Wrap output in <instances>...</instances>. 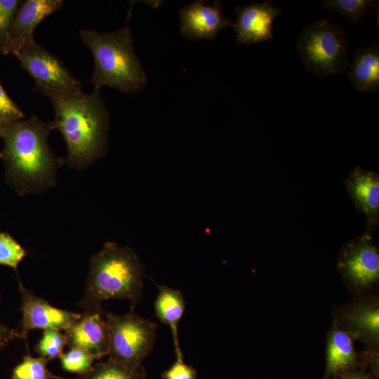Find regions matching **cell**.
<instances>
[{
    "instance_id": "obj_20",
    "label": "cell",
    "mask_w": 379,
    "mask_h": 379,
    "mask_svg": "<svg viewBox=\"0 0 379 379\" xmlns=\"http://www.w3.org/2000/svg\"><path fill=\"white\" fill-rule=\"evenodd\" d=\"M48 359L34 357L29 354L23 357L22 361L13 369V379H64L53 374L48 368Z\"/></svg>"
},
{
    "instance_id": "obj_29",
    "label": "cell",
    "mask_w": 379,
    "mask_h": 379,
    "mask_svg": "<svg viewBox=\"0 0 379 379\" xmlns=\"http://www.w3.org/2000/svg\"><path fill=\"white\" fill-rule=\"evenodd\" d=\"M15 338H18L16 331L0 322V351Z\"/></svg>"
},
{
    "instance_id": "obj_22",
    "label": "cell",
    "mask_w": 379,
    "mask_h": 379,
    "mask_svg": "<svg viewBox=\"0 0 379 379\" xmlns=\"http://www.w3.org/2000/svg\"><path fill=\"white\" fill-rule=\"evenodd\" d=\"M60 364L65 371L83 375L93 366L95 358L88 352L78 347H70L60 357Z\"/></svg>"
},
{
    "instance_id": "obj_15",
    "label": "cell",
    "mask_w": 379,
    "mask_h": 379,
    "mask_svg": "<svg viewBox=\"0 0 379 379\" xmlns=\"http://www.w3.org/2000/svg\"><path fill=\"white\" fill-rule=\"evenodd\" d=\"M62 0H25L20 1L13 18L10 31L11 54L34 41L33 33L46 18L60 10Z\"/></svg>"
},
{
    "instance_id": "obj_17",
    "label": "cell",
    "mask_w": 379,
    "mask_h": 379,
    "mask_svg": "<svg viewBox=\"0 0 379 379\" xmlns=\"http://www.w3.org/2000/svg\"><path fill=\"white\" fill-rule=\"evenodd\" d=\"M349 79L359 92L375 93L379 89V46L372 42L356 51Z\"/></svg>"
},
{
    "instance_id": "obj_30",
    "label": "cell",
    "mask_w": 379,
    "mask_h": 379,
    "mask_svg": "<svg viewBox=\"0 0 379 379\" xmlns=\"http://www.w3.org/2000/svg\"><path fill=\"white\" fill-rule=\"evenodd\" d=\"M337 379H375L364 371H353L341 375Z\"/></svg>"
},
{
    "instance_id": "obj_9",
    "label": "cell",
    "mask_w": 379,
    "mask_h": 379,
    "mask_svg": "<svg viewBox=\"0 0 379 379\" xmlns=\"http://www.w3.org/2000/svg\"><path fill=\"white\" fill-rule=\"evenodd\" d=\"M333 324L367 347H378V296L357 297L352 302L337 307L333 312Z\"/></svg>"
},
{
    "instance_id": "obj_24",
    "label": "cell",
    "mask_w": 379,
    "mask_h": 379,
    "mask_svg": "<svg viewBox=\"0 0 379 379\" xmlns=\"http://www.w3.org/2000/svg\"><path fill=\"white\" fill-rule=\"evenodd\" d=\"M21 1L0 0V53L11 54L10 28Z\"/></svg>"
},
{
    "instance_id": "obj_23",
    "label": "cell",
    "mask_w": 379,
    "mask_h": 379,
    "mask_svg": "<svg viewBox=\"0 0 379 379\" xmlns=\"http://www.w3.org/2000/svg\"><path fill=\"white\" fill-rule=\"evenodd\" d=\"M67 345L65 333L55 329L44 330L42 337L35 347V351L40 357L48 359L60 358L63 353V348Z\"/></svg>"
},
{
    "instance_id": "obj_5",
    "label": "cell",
    "mask_w": 379,
    "mask_h": 379,
    "mask_svg": "<svg viewBox=\"0 0 379 379\" xmlns=\"http://www.w3.org/2000/svg\"><path fill=\"white\" fill-rule=\"evenodd\" d=\"M298 55L312 75L324 77L348 67L349 39L344 29L326 19L307 25L296 39Z\"/></svg>"
},
{
    "instance_id": "obj_18",
    "label": "cell",
    "mask_w": 379,
    "mask_h": 379,
    "mask_svg": "<svg viewBox=\"0 0 379 379\" xmlns=\"http://www.w3.org/2000/svg\"><path fill=\"white\" fill-rule=\"evenodd\" d=\"M158 293L154 302L155 316L168 326L175 347V353L180 352L178 326L185 311V300L180 291L155 284Z\"/></svg>"
},
{
    "instance_id": "obj_19",
    "label": "cell",
    "mask_w": 379,
    "mask_h": 379,
    "mask_svg": "<svg viewBox=\"0 0 379 379\" xmlns=\"http://www.w3.org/2000/svg\"><path fill=\"white\" fill-rule=\"evenodd\" d=\"M145 367L128 368L116 361L108 359L107 361L96 363L86 373L79 375L76 379H145Z\"/></svg>"
},
{
    "instance_id": "obj_8",
    "label": "cell",
    "mask_w": 379,
    "mask_h": 379,
    "mask_svg": "<svg viewBox=\"0 0 379 379\" xmlns=\"http://www.w3.org/2000/svg\"><path fill=\"white\" fill-rule=\"evenodd\" d=\"M22 68L34 79L36 86L76 93L82 92V84L62 62L35 40L24 45L14 55Z\"/></svg>"
},
{
    "instance_id": "obj_21",
    "label": "cell",
    "mask_w": 379,
    "mask_h": 379,
    "mask_svg": "<svg viewBox=\"0 0 379 379\" xmlns=\"http://www.w3.org/2000/svg\"><path fill=\"white\" fill-rule=\"evenodd\" d=\"M374 0H324L322 7L331 11H335L356 22L361 20L366 15L368 8L374 7Z\"/></svg>"
},
{
    "instance_id": "obj_28",
    "label": "cell",
    "mask_w": 379,
    "mask_h": 379,
    "mask_svg": "<svg viewBox=\"0 0 379 379\" xmlns=\"http://www.w3.org/2000/svg\"><path fill=\"white\" fill-rule=\"evenodd\" d=\"M363 360L371 368V375L375 378H378V347H367L363 354Z\"/></svg>"
},
{
    "instance_id": "obj_7",
    "label": "cell",
    "mask_w": 379,
    "mask_h": 379,
    "mask_svg": "<svg viewBox=\"0 0 379 379\" xmlns=\"http://www.w3.org/2000/svg\"><path fill=\"white\" fill-rule=\"evenodd\" d=\"M337 267L352 293L357 297L368 295L379 281V251L372 236L365 233L343 245Z\"/></svg>"
},
{
    "instance_id": "obj_25",
    "label": "cell",
    "mask_w": 379,
    "mask_h": 379,
    "mask_svg": "<svg viewBox=\"0 0 379 379\" xmlns=\"http://www.w3.org/2000/svg\"><path fill=\"white\" fill-rule=\"evenodd\" d=\"M25 249L8 233L0 232V265L15 270L25 257Z\"/></svg>"
},
{
    "instance_id": "obj_4",
    "label": "cell",
    "mask_w": 379,
    "mask_h": 379,
    "mask_svg": "<svg viewBox=\"0 0 379 379\" xmlns=\"http://www.w3.org/2000/svg\"><path fill=\"white\" fill-rule=\"evenodd\" d=\"M80 36L94 58V70L90 79L94 90L109 86L124 93L135 94L144 88L147 76L135 55L128 25L111 32L82 29Z\"/></svg>"
},
{
    "instance_id": "obj_13",
    "label": "cell",
    "mask_w": 379,
    "mask_h": 379,
    "mask_svg": "<svg viewBox=\"0 0 379 379\" xmlns=\"http://www.w3.org/2000/svg\"><path fill=\"white\" fill-rule=\"evenodd\" d=\"M67 345L81 348L96 360L107 355L109 351V328L105 312L102 310H88L65 331Z\"/></svg>"
},
{
    "instance_id": "obj_10",
    "label": "cell",
    "mask_w": 379,
    "mask_h": 379,
    "mask_svg": "<svg viewBox=\"0 0 379 379\" xmlns=\"http://www.w3.org/2000/svg\"><path fill=\"white\" fill-rule=\"evenodd\" d=\"M22 317L15 330L18 338H26L35 328L66 331L75 323L81 313L62 310L36 296L20 282Z\"/></svg>"
},
{
    "instance_id": "obj_1",
    "label": "cell",
    "mask_w": 379,
    "mask_h": 379,
    "mask_svg": "<svg viewBox=\"0 0 379 379\" xmlns=\"http://www.w3.org/2000/svg\"><path fill=\"white\" fill-rule=\"evenodd\" d=\"M35 89L52 103L53 129L60 131L67 147L65 164L81 170L105 154L110 119L100 91L70 93L37 86Z\"/></svg>"
},
{
    "instance_id": "obj_27",
    "label": "cell",
    "mask_w": 379,
    "mask_h": 379,
    "mask_svg": "<svg viewBox=\"0 0 379 379\" xmlns=\"http://www.w3.org/2000/svg\"><path fill=\"white\" fill-rule=\"evenodd\" d=\"M24 117L21 109L11 99L0 82V121L8 125Z\"/></svg>"
},
{
    "instance_id": "obj_6",
    "label": "cell",
    "mask_w": 379,
    "mask_h": 379,
    "mask_svg": "<svg viewBox=\"0 0 379 379\" xmlns=\"http://www.w3.org/2000/svg\"><path fill=\"white\" fill-rule=\"evenodd\" d=\"M105 317L109 336L108 359L131 368L141 366L154 347L157 324L133 310L121 315L105 312Z\"/></svg>"
},
{
    "instance_id": "obj_3",
    "label": "cell",
    "mask_w": 379,
    "mask_h": 379,
    "mask_svg": "<svg viewBox=\"0 0 379 379\" xmlns=\"http://www.w3.org/2000/svg\"><path fill=\"white\" fill-rule=\"evenodd\" d=\"M145 267L131 248L107 241L90 260L84 295L80 306L84 310L101 308L109 299H127L131 310L142 299Z\"/></svg>"
},
{
    "instance_id": "obj_31",
    "label": "cell",
    "mask_w": 379,
    "mask_h": 379,
    "mask_svg": "<svg viewBox=\"0 0 379 379\" xmlns=\"http://www.w3.org/2000/svg\"><path fill=\"white\" fill-rule=\"evenodd\" d=\"M6 126V125H5L4 124H3V123L0 121V137H1V138L3 137V135H4V132Z\"/></svg>"
},
{
    "instance_id": "obj_2",
    "label": "cell",
    "mask_w": 379,
    "mask_h": 379,
    "mask_svg": "<svg viewBox=\"0 0 379 379\" xmlns=\"http://www.w3.org/2000/svg\"><path fill=\"white\" fill-rule=\"evenodd\" d=\"M53 121L36 116L6 125L1 158L6 179L20 195L41 193L55 183V173L65 163L49 147Z\"/></svg>"
},
{
    "instance_id": "obj_11",
    "label": "cell",
    "mask_w": 379,
    "mask_h": 379,
    "mask_svg": "<svg viewBox=\"0 0 379 379\" xmlns=\"http://www.w3.org/2000/svg\"><path fill=\"white\" fill-rule=\"evenodd\" d=\"M180 32L192 40H211L223 28L232 27L234 22L225 17L220 1H196L180 11Z\"/></svg>"
},
{
    "instance_id": "obj_12",
    "label": "cell",
    "mask_w": 379,
    "mask_h": 379,
    "mask_svg": "<svg viewBox=\"0 0 379 379\" xmlns=\"http://www.w3.org/2000/svg\"><path fill=\"white\" fill-rule=\"evenodd\" d=\"M237 19L232 27L237 43L253 44L273 38V22L283 10L270 0L236 6Z\"/></svg>"
},
{
    "instance_id": "obj_26",
    "label": "cell",
    "mask_w": 379,
    "mask_h": 379,
    "mask_svg": "<svg viewBox=\"0 0 379 379\" xmlns=\"http://www.w3.org/2000/svg\"><path fill=\"white\" fill-rule=\"evenodd\" d=\"M175 357L172 365L162 373V379H197L196 369L184 361L182 351L175 352Z\"/></svg>"
},
{
    "instance_id": "obj_14",
    "label": "cell",
    "mask_w": 379,
    "mask_h": 379,
    "mask_svg": "<svg viewBox=\"0 0 379 379\" xmlns=\"http://www.w3.org/2000/svg\"><path fill=\"white\" fill-rule=\"evenodd\" d=\"M345 184L354 206L366 217V234L372 236L379 222L378 174L357 166Z\"/></svg>"
},
{
    "instance_id": "obj_16",
    "label": "cell",
    "mask_w": 379,
    "mask_h": 379,
    "mask_svg": "<svg viewBox=\"0 0 379 379\" xmlns=\"http://www.w3.org/2000/svg\"><path fill=\"white\" fill-rule=\"evenodd\" d=\"M359 365V355L355 350L354 339L333 324L327 335L323 379H337L343 374L356 371Z\"/></svg>"
}]
</instances>
